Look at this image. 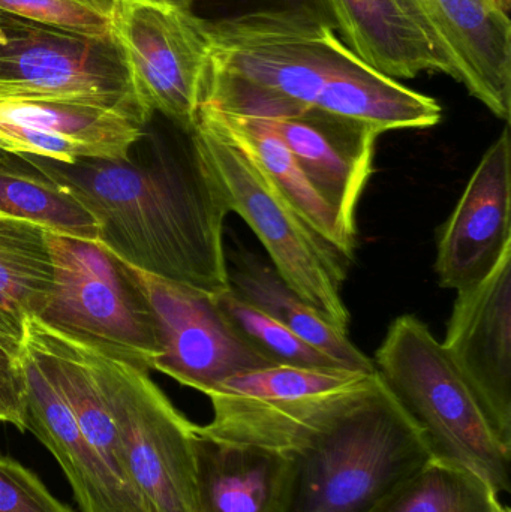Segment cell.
Returning <instances> with one entry per match:
<instances>
[{"label":"cell","mask_w":511,"mask_h":512,"mask_svg":"<svg viewBox=\"0 0 511 512\" xmlns=\"http://www.w3.org/2000/svg\"><path fill=\"white\" fill-rule=\"evenodd\" d=\"M53 286L36 319L108 357L150 372L159 354L155 319L129 265L99 242L47 230Z\"/></svg>","instance_id":"cell-6"},{"label":"cell","mask_w":511,"mask_h":512,"mask_svg":"<svg viewBox=\"0 0 511 512\" xmlns=\"http://www.w3.org/2000/svg\"><path fill=\"white\" fill-rule=\"evenodd\" d=\"M450 77L498 119L511 113L510 15L491 0H402Z\"/></svg>","instance_id":"cell-14"},{"label":"cell","mask_w":511,"mask_h":512,"mask_svg":"<svg viewBox=\"0 0 511 512\" xmlns=\"http://www.w3.org/2000/svg\"><path fill=\"white\" fill-rule=\"evenodd\" d=\"M53 286L47 230L0 215V309L23 324L44 309Z\"/></svg>","instance_id":"cell-22"},{"label":"cell","mask_w":511,"mask_h":512,"mask_svg":"<svg viewBox=\"0 0 511 512\" xmlns=\"http://www.w3.org/2000/svg\"><path fill=\"white\" fill-rule=\"evenodd\" d=\"M198 111L215 120L236 143L248 150L267 179L318 237L341 252L348 261L354 258L356 245L347 239L329 204L309 182L293 153L273 129L257 117L234 116L204 107Z\"/></svg>","instance_id":"cell-20"},{"label":"cell","mask_w":511,"mask_h":512,"mask_svg":"<svg viewBox=\"0 0 511 512\" xmlns=\"http://www.w3.org/2000/svg\"><path fill=\"white\" fill-rule=\"evenodd\" d=\"M197 512H282L288 456L195 433Z\"/></svg>","instance_id":"cell-17"},{"label":"cell","mask_w":511,"mask_h":512,"mask_svg":"<svg viewBox=\"0 0 511 512\" xmlns=\"http://www.w3.org/2000/svg\"><path fill=\"white\" fill-rule=\"evenodd\" d=\"M119 0H0V11L86 36H110Z\"/></svg>","instance_id":"cell-25"},{"label":"cell","mask_w":511,"mask_h":512,"mask_svg":"<svg viewBox=\"0 0 511 512\" xmlns=\"http://www.w3.org/2000/svg\"><path fill=\"white\" fill-rule=\"evenodd\" d=\"M72 99L150 122L116 36H86L0 11V101Z\"/></svg>","instance_id":"cell-8"},{"label":"cell","mask_w":511,"mask_h":512,"mask_svg":"<svg viewBox=\"0 0 511 512\" xmlns=\"http://www.w3.org/2000/svg\"><path fill=\"white\" fill-rule=\"evenodd\" d=\"M24 328L21 322L12 318L11 315L0 309V348L9 355V357L18 360V355L23 346Z\"/></svg>","instance_id":"cell-29"},{"label":"cell","mask_w":511,"mask_h":512,"mask_svg":"<svg viewBox=\"0 0 511 512\" xmlns=\"http://www.w3.org/2000/svg\"><path fill=\"white\" fill-rule=\"evenodd\" d=\"M240 116L263 120L284 141L356 245L357 207L371 179L375 143L383 132L363 120L303 108L258 107Z\"/></svg>","instance_id":"cell-11"},{"label":"cell","mask_w":511,"mask_h":512,"mask_svg":"<svg viewBox=\"0 0 511 512\" xmlns=\"http://www.w3.org/2000/svg\"><path fill=\"white\" fill-rule=\"evenodd\" d=\"M147 126V125H146ZM126 161H32L65 185L99 224V243L126 264L210 294L230 288L224 222L230 209L195 143L146 129ZM29 156V155H27Z\"/></svg>","instance_id":"cell-1"},{"label":"cell","mask_w":511,"mask_h":512,"mask_svg":"<svg viewBox=\"0 0 511 512\" xmlns=\"http://www.w3.org/2000/svg\"><path fill=\"white\" fill-rule=\"evenodd\" d=\"M0 512H75L51 495L38 475L0 454Z\"/></svg>","instance_id":"cell-26"},{"label":"cell","mask_w":511,"mask_h":512,"mask_svg":"<svg viewBox=\"0 0 511 512\" xmlns=\"http://www.w3.org/2000/svg\"><path fill=\"white\" fill-rule=\"evenodd\" d=\"M113 33L147 113L192 131L210 53L206 20L183 9L119 0Z\"/></svg>","instance_id":"cell-9"},{"label":"cell","mask_w":511,"mask_h":512,"mask_svg":"<svg viewBox=\"0 0 511 512\" xmlns=\"http://www.w3.org/2000/svg\"><path fill=\"white\" fill-rule=\"evenodd\" d=\"M0 423H2V421H0Z\"/></svg>","instance_id":"cell-32"},{"label":"cell","mask_w":511,"mask_h":512,"mask_svg":"<svg viewBox=\"0 0 511 512\" xmlns=\"http://www.w3.org/2000/svg\"><path fill=\"white\" fill-rule=\"evenodd\" d=\"M24 387V432H30L59 463L81 512H150L144 499L126 489L96 456L59 388L35 354L18 355Z\"/></svg>","instance_id":"cell-16"},{"label":"cell","mask_w":511,"mask_h":512,"mask_svg":"<svg viewBox=\"0 0 511 512\" xmlns=\"http://www.w3.org/2000/svg\"><path fill=\"white\" fill-rule=\"evenodd\" d=\"M74 343L107 403L126 471L150 512H197V426L174 408L149 372Z\"/></svg>","instance_id":"cell-7"},{"label":"cell","mask_w":511,"mask_h":512,"mask_svg":"<svg viewBox=\"0 0 511 512\" xmlns=\"http://www.w3.org/2000/svg\"><path fill=\"white\" fill-rule=\"evenodd\" d=\"M123 2L146 3V5L168 6V8L183 9V11H191L192 8V0H123Z\"/></svg>","instance_id":"cell-30"},{"label":"cell","mask_w":511,"mask_h":512,"mask_svg":"<svg viewBox=\"0 0 511 512\" xmlns=\"http://www.w3.org/2000/svg\"><path fill=\"white\" fill-rule=\"evenodd\" d=\"M511 246L509 126L486 150L438 237V283L464 291L482 282Z\"/></svg>","instance_id":"cell-15"},{"label":"cell","mask_w":511,"mask_h":512,"mask_svg":"<svg viewBox=\"0 0 511 512\" xmlns=\"http://www.w3.org/2000/svg\"><path fill=\"white\" fill-rule=\"evenodd\" d=\"M441 345L511 450V246L482 282L458 292Z\"/></svg>","instance_id":"cell-12"},{"label":"cell","mask_w":511,"mask_h":512,"mask_svg":"<svg viewBox=\"0 0 511 512\" xmlns=\"http://www.w3.org/2000/svg\"><path fill=\"white\" fill-rule=\"evenodd\" d=\"M147 120L122 108L72 99H2L0 150L75 164L126 161Z\"/></svg>","instance_id":"cell-13"},{"label":"cell","mask_w":511,"mask_h":512,"mask_svg":"<svg viewBox=\"0 0 511 512\" xmlns=\"http://www.w3.org/2000/svg\"><path fill=\"white\" fill-rule=\"evenodd\" d=\"M230 288L252 306L290 328L309 345L353 372H375L366 357L348 337V331L333 324L326 315L306 303L279 276L275 267L239 246L227 256Z\"/></svg>","instance_id":"cell-19"},{"label":"cell","mask_w":511,"mask_h":512,"mask_svg":"<svg viewBox=\"0 0 511 512\" xmlns=\"http://www.w3.org/2000/svg\"><path fill=\"white\" fill-rule=\"evenodd\" d=\"M206 24L210 53L200 108L320 110L371 123L383 134L441 122L434 98L375 71L317 18L258 12Z\"/></svg>","instance_id":"cell-2"},{"label":"cell","mask_w":511,"mask_h":512,"mask_svg":"<svg viewBox=\"0 0 511 512\" xmlns=\"http://www.w3.org/2000/svg\"><path fill=\"white\" fill-rule=\"evenodd\" d=\"M0 421L24 432V387L18 360L0 348Z\"/></svg>","instance_id":"cell-28"},{"label":"cell","mask_w":511,"mask_h":512,"mask_svg":"<svg viewBox=\"0 0 511 512\" xmlns=\"http://www.w3.org/2000/svg\"><path fill=\"white\" fill-rule=\"evenodd\" d=\"M0 215L41 225L60 236L99 242V224L86 206L27 155L0 150Z\"/></svg>","instance_id":"cell-21"},{"label":"cell","mask_w":511,"mask_h":512,"mask_svg":"<svg viewBox=\"0 0 511 512\" xmlns=\"http://www.w3.org/2000/svg\"><path fill=\"white\" fill-rule=\"evenodd\" d=\"M129 271L155 319L161 349L153 370L207 396L231 376L276 366L234 327L216 294L144 273L132 265Z\"/></svg>","instance_id":"cell-10"},{"label":"cell","mask_w":511,"mask_h":512,"mask_svg":"<svg viewBox=\"0 0 511 512\" xmlns=\"http://www.w3.org/2000/svg\"><path fill=\"white\" fill-rule=\"evenodd\" d=\"M494 5H497L498 8L503 9L504 12L509 14L510 12V0H491Z\"/></svg>","instance_id":"cell-31"},{"label":"cell","mask_w":511,"mask_h":512,"mask_svg":"<svg viewBox=\"0 0 511 512\" xmlns=\"http://www.w3.org/2000/svg\"><path fill=\"white\" fill-rule=\"evenodd\" d=\"M216 301L234 327L273 364L312 369H345L309 345L290 328L243 300L233 289L228 288L216 294Z\"/></svg>","instance_id":"cell-24"},{"label":"cell","mask_w":511,"mask_h":512,"mask_svg":"<svg viewBox=\"0 0 511 512\" xmlns=\"http://www.w3.org/2000/svg\"><path fill=\"white\" fill-rule=\"evenodd\" d=\"M194 138L228 209L251 227L279 276L306 303L348 331L350 310L342 298V286L350 261L314 233L248 150L201 111Z\"/></svg>","instance_id":"cell-5"},{"label":"cell","mask_w":511,"mask_h":512,"mask_svg":"<svg viewBox=\"0 0 511 512\" xmlns=\"http://www.w3.org/2000/svg\"><path fill=\"white\" fill-rule=\"evenodd\" d=\"M372 361L434 459L471 469L498 495L510 493L511 450L425 322L396 318Z\"/></svg>","instance_id":"cell-4"},{"label":"cell","mask_w":511,"mask_h":512,"mask_svg":"<svg viewBox=\"0 0 511 512\" xmlns=\"http://www.w3.org/2000/svg\"><path fill=\"white\" fill-rule=\"evenodd\" d=\"M432 459L375 370L320 432L288 454L282 512H369Z\"/></svg>","instance_id":"cell-3"},{"label":"cell","mask_w":511,"mask_h":512,"mask_svg":"<svg viewBox=\"0 0 511 512\" xmlns=\"http://www.w3.org/2000/svg\"><path fill=\"white\" fill-rule=\"evenodd\" d=\"M339 38L371 68L393 80L423 72L449 75L425 30L402 0H327Z\"/></svg>","instance_id":"cell-18"},{"label":"cell","mask_w":511,"mask_h":512,"mask_svg":"<svg viewBox=\"0 0 511 512\" xmlns=\"http://www.w3.org/2000/svg\"><path fill=\"white\" fill-rule=\"evenodd\" d=\"M195 15L203 11V20H225L258 12H284L308 15L333 26L332 12L327 0H192Z\"/></svg>","instance_id":"cell-27"},{"label":"cell","mask_w":511,"mask_h":512,"mask_svg":"<svg viewBox=\"0 0 511 512\" xmlns=\"http://www.w3.org/2000/svg\"><path fill=\"white\" fill-rule=\"evenodd\" d=\"M369 512H510L494 487L458 463L432 459Z\"/></svg>","instance_id":"cell-23"}]
</instances>
